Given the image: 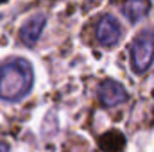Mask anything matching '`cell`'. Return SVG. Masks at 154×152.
<instances>
[{
  "label": "cell",
  "instance_id": "cell-1",
  "mask_svg": "<svg viewBox=\"0 0 154 152\" xmlns=\"http://www.w3.org/2000/svg\"><path fill=\"white\" fill-rule=\"evenodd\" d=\"M34 82L32 66L29 61L16 57L0 66V99L14 102L23 99Z\"/></svg>",
  "mask_w": 154,
  "mask_h": 152
},
{
  "label": "cell",
  "instance_id": "cell-2",
  "mask_svg": "<svg viewBox=\"0 0 154 152\" xmlns=\"http://www.w3.org/2000/svg\"><path fill=\"white\" fill-rule=\"evenodd\" d=\"M154 59V31H142L131 45V68L134 74H143L149 70Z\"/></svg>",
  "mask_w": 154,
  "mask_h": 152
},
{
  "label": "cell",
  "instance_id": "cell-3",
  "mask_svg": "<svg viewBox=\"0 0 154 152\" xmlns=\"http://www.w3.org/2000/svg\"><path fill=\"white\" fill-rule=\"evenodd\" d=\"M95 34H97V41L102 47H113L118 43V39L122 36V27H120V23L115 16L106 14L100 18Z\"/></svg>",
  "mask_w": 154,
  "mask_h": 152
},
{
  "label": "cell",
  "instance_id": "cell-4",
  "mask_svg": "<svg viewBox=\"0 0 154 152\" xmlns=\"http://www.w3.org/2000/svg\"><path fill=\"white\" fill-rule=\"evenodd\" d=\"M99 100L104 108H115L127 100V91L120 82L108 79L99 86Z\"/></svg>",
  "mask_w": 154,
  "mask_h": 152
},
{
  "label": "cell",
  "instance_id": "cell-5",
  "mask_svg": "<svg viewBox=\"0 0 154 152\" xmlns=\"http://www.w3.org/2000/svg\"><path fill=\"white\" fill-rule=\"evenodd\" d=\"M45 23H47V16L43 13H38L34 16H31L20 29V39L23 45L27 47H34L38 43L39 36L45 29Z\"/></svg>",
  "mask_w": 154,
  "mask_h": 152
},
{
  "label": "cell",
  "instance_id": "cell-6",
  "mask_svg": "<svg viewBox=\"0 0 154 152\" xmlns=\"http://www.w3.org/2000/svg\"><path fill=\"white\" fill-rule=\"evenodd\" d=\"M149 9H151V2L149 0H127L122 5L124 16L129 22H133V23H136L142 18H145L147 13H149Z\"/></svg>",
  "mask_w": 154,
  "mask_h": 152
},
{
  "label": "cell",
  "instance_id": "cell-7",
  "mask_svg": "<svg viewBox=\"0 0 154 152\" xmlns=\"http://www.w3.org/2000/svg\"><path fill=\"white\" fill-rule=\"evenodd\" d=\"M0 152H9V147L5 143H0Z\"/></svg>",
  "mask_w": 154,
  "mask_h": 152
},
{
  "label": "cell",
  "instance_id": "cell-8",
  "mask_svg": "<svg viewBox=\"0 0 154 152\" xmlns=\"http://www.w3.org/2000/svg\"><path fill=\"white\" fill-rule=\"evenodd\" d=\"M0 2H4V0H0Z\"/></svg>",
  "mask_w": 154,
  "mask_h": 152
}]
</instances>
